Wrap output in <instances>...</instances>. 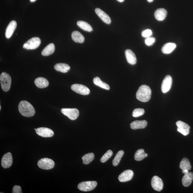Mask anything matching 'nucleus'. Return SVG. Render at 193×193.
Instances as JSON below:
<instances>
[{
  "mask_svg": "<svg viewBox=\"0 0 193 193\" xmlns=\"http://www.w3.org/2000/svg\"><path fill=\"white\" fill-rule=\"evenodd\" d=\"M93 82L94 84L98 86L101 88L106 90H109L110 87L109 85L106 83L103 82L98 77H96L94 78Z\"/></svg>",
  "mask_w": 193,
  "mask_h": 193,
  "instance_id": "a878e982",
  "label": "nucleus"
},
{
  "mask_svg": "<svg viewBox=\"0 0 193 193\" xmlns=\"http://www.w3.org/2000/svg\"><path fill=\"white\" fill-rule=\"evenodd\" d=\"M17 26V23L16 21H12L10 22L6 31L5 36L6 39H10L12 36Z\"/></svg>",
  "mask_w": 193,
  "mask_h": 193,
  "instance_id": "2eb2a0df",
  "label": "nucleus"
},
{
  "mask_svg": "<svg viewBox=\"0 0 193 193\" xmlns=\"http://www.w3.org/2000/svg\"><path fill=\"white\" fill-rule=\"evenodd\" d=\"M55 45L52 43L49 44L43 50L42 55L43 56H48L54 52L55 51Z\"/></svg>",
  "mask_w": 193,
  "mask_h": 193,
  "instance_id": "393cba45",
  "label": "nucleus"
},
{
  "mask_svg": "<svg viewBox=\"0 0 193 193\" xmlns=\"http://www.w3.org/2000/svg\"><path fill=\"white\" fill-rule=\"evenodd\" d=\"M172 84V78L169 75L166 76L163 79L161 85V91L164 93L169 91Z\"/></svg>",
  "mask_w": 193,
  "mask_h": 193,
  "instance_id": "9d476101",
  "label": "nucleus"
},
{
  "mask_svg": "<svg viewBox=\"0 0 193 193\" xmlns=\"http://www.w3.org/2000/svg\"><path fill=\"white\" fill-rule=\"evenodd\" d=\"M77 25L80 28L87 32H91L93 31L92 27L86 22L83 21H78Z\"/></svg>",
  "mask_w": 193,
  "mask_h": 193,
  "instance_id": "cd10ccee",
  "label": "nucleus"
},
{
  "mask_svg": "<svg viewBox=\"0 0 193 193\" xmlns=\"http://www.w3.org/2000/svg\"><path fill=\"white\" fill-rule=\"evenodd\" d=\"M193 180V173L188 172L185 174L182 179V183L185 187H187L191 184Z\"/></svg>",
  "mask_w": 193,
  "mask_h": 193,
  "instance_id": "412c9836",
  "label": "nucleus"
},
{
  "mask_svg": "<svg viewBox=\"0 0 193 193\" xmlns=\"http://www.w3.org/2000/svg\"><path fill=\"white\" fill-rule=\"evenodd\" d=\"M145 113V110L142 109H136L134 110L132 113V116L134 117H138L143 115Z\"/></svg>",
  "mask_w": 193,
  "mask_h": 193,
  "instance_id": "473e14b6",
  "label": "nucleus"
},
{
  "mask_svg": "<svg viewBox=\"0 0 193 193\" xmlns=\"http://www.w3.org/2000/svg\"><path fill=\"white\" fill-rule=\"evenodd\" d=\"M147 156L148 154L145 153L144 150L139 149L136 152L134 155V159L137 161H140Z\"/></svg>",
  "mask_w": 193,
  "mask_h": 193,
  "instance_id": "bb28decb",
  "label": "nucleus"
},
{
  "mask_svg": "<svg viewBox=\"0 0 193 193\" xmlns=\"http://www.w3.org/2000/svg\"><path fill=\"white\" fill-rule=\"evenodd\" d=\"M155 40V39L154 37H148L145 40V43L147 46H151L154 43Z\"/></svg>",
  "mask_w": 193,
  "mask_h": 193,
  "instance_id": "72a5a7b5",
  "label": "nucleus"
},
{
  "mask_svg": "<svg viewBox=\"0 0 193 193\" xmlns=\"http://www.w3.org/2000/svg\"><path fill=\"white\" fill-rule=\"evenodd\" d=\"M95 158V155L93 153H89L85 154L82 158L83 163L85 165L88 164L92 161Z\"/></svg>",
  "mask_w": 193,
  "mask_h": 193,
  "instance_id": "c756f323",
  "label": "nucleus"
},
{
  "mask_svg": "<svg viewBox=\"0 0 193 193\" xmlns=\"http://www.w3.org/2000/svg\"><path fill=\"white\" fill-rule=\"evenodd\" d=\"M71 88L73 91L82 95H88L90 92V91L88 87L82 84H74L72 85Z\"/></svg>",
  "mask_w": 193,
  "mask_h": 193,
  "instance_id": "6e6552de",
  "label": "nucleus"
},
{
  "mask_svg": "<svg viewBox=\"0 0 193 193\" xmlns=\"http://www.w3.org/2000/svg\"><path fill=\"white\" fill-rule=\"evenodd\" d=\"M133 172L131 170H125L118 177L119 180L121 182H126L129 181L133 178Z\"/></svg>",
  "mask_w": 193,
  "mask_h": 193,
  "instance_id": "4468645a",
  "label": "nucleus"
},
{
  "mask_svg": "<svg viewBox=\"0 0 193 193\" xmlns=\"http://www.w3.org/2000/svg\"><path fill=\"white\" fill-rule=\"evenodd\" d=\"M72 38L74 42L80 43H83L84 41V36L77 31H75L72 32Z\"/></svg>",
  "mask_w": 193,
  "mask_h": 193,
  "instance_id": "b1692460",
  "label": "nucleus"
},
{
  "mask_svg": "<svg viewBox=\"0 0 193 193\" xmlns=\"http://www.w3.org/2000/svg\"><path fill=\"white\" fill-rule=\"evenodd\" d=\"M154 15L155 17L158 21H163L166 17L167 11L165 9L159 8L156 10Z\"/></svg>",
  "mask_w": 193,
  "mask_h": 193,
  "instance_id": "f3484780",
  "label": "nucleus"
},
{
  "mask_svg": "<svg viewBox=\"0 0 193 193\" xmlns=\"http://www.w3.org/2000/svg\"><path fill=\"white\" fill-rule=\"evenodd\" d=\"M176 125L177 127V131L184 136H187L190 133V128L189 125L180 121H177Z\"/></svg>",
  "mask_w": 193,
  "mask_h": 193,
  "instance_id": "1a4fd4ad",
  "label": "nucleus"
},
{
  "mask_svg": "<svg viewBox=\"0 0 193 193\" xmlns=\"http://www.w3.org/2000/svg\"><path fill=\"white\" fill-rule=\"evenodd\" d=\"M61 111L64 115L72 120H76L79 115V111L76 109H62Z\"/></svg>",
  "mask_w": 193,
  "mask_h": 193,
  "instance_id": "0eeeda50",
  "label": "nucleus"
},
{
  "mask_svg": "<svg viewBox=\"0 0 193 193\" xmlns=\"http://www.w3.org/2000/svg\"><path fill=\"white\" fill-rule=\"evenodd\" d=\"M95 11L96 14L105 23L107 24H110L111 23V21L110 18L106 13L100 9L98 8L96 9Z\"/></svg>",
  "mask_w": 193,
  "mask_h": 193,
  "instance_id": "dca6fc26",
  "label": "nucleus"
},
{
  "mask_svg": "<svg viewBox=\"0 0 193 193\" xmlns=\"http://www.w3.org/2000/svg\"><path fill=\"white\" fill-rule=\"evenodd\" d=\"M35 83L36 86L40 88H46L49 85V82L47 80L42 77L36 78L35 81Z\"/></svg>",
  "mask_w": 193,
  "mask_h": 193,
  "instance_id": "4be33fe9",
  "label": "nucleus"
},
{
  "mask_svg": "<svg viewBox=\"0 0 193 193\" xmlns=\"http://www.w3.org/2000/svg\"><path fill=\"white\" fill-rule=\"evenodd\" d=\"M38 135L43 138H50L54 134L52 130L46 127H40L35 130Z\"/></svg>",
  "mask_w": 193,
  "mask_h": 193,
  "instance_id": "f8f14e48",
  "label": "nucleus"
},
{
  "mask_svg": "<svg viewBox=\"0 0 193 193\" xmlns=\"http://www.w3.org/2000/svg\"><path fill=\"white\" fill-rule=\"evenodd\" d=\"M31 2H35L36 0H30Z\"/></svg>",
  "mask_w": 193,
  "mask_h": 193,
  "instance_id": "ea45409f",
  "label": "nucleus"
},
{
  "mask_svg": "<svg viewBox=\"0 0 193 193\" xmlns=\"http://www.w3.org/2000/svg\"><path fill=\"white\" fill-rule=\"evenodd\" d=\"M188 172H189V170H182V172L183 174H186Z\"/></svg>",
  "mask_w": 193,
  "mask_h": 193,
  "instance_id": "e433bc0d",
  "label": "nucleus"
},
{
  "mask_svg": "<svg viewBox=\"0 0 193 193\" xmlns=\"http://www.w3.org/2000/svg\"><path fill=\"white\" fill-rule=\"evenodd\" d=\"M151 186L154 190L156 191H160L163 188V181L160 177L154 176L152 179Z\"/></svg>",
  "mask_w": 193,
  "mask_h": 193,
  "instance_id": "ddd939ff",
  "label": "nucleus"
},
{
  "mask_svg": "<svg viewBox=\"0 0 193 193\" xmlns=\"http://www.w3.org/2000/svg\"><path fill=\"white\" fill-rule=\"evenodd\" d=\"M97 182L95 181L83 182L78 185V188L82 191L87 192L93 190L97 185Z\"/></svg>",
  "mask_w": 193,
  "mask_h": 193,
  "instance_id": "20e7f679",
  "label": "nucleus"
},
{
  "mask_svg": "<svg viewBox=\"0 0 193 193\" xmlns=\"http://www.w3.org/2000/svg\"><path fill=\"white\" fill-rule=\"evenodd\" d=\"M1 105H0V109L1 110Z\"/></svg>",
  "mask_w": 193,
  "mask_h": 193,
  "instance_id": "a19ab883",
  "label": "nucleus"
},
{
  "mask_svg": "<svg viewBox=\"0 0 193 193\" xmlns=\"http://www.w3.org/2000/svg\"><path fill=\"white\" fill-rule=\"evenodd\" d=\"M55 162L50 158H45L40 159L38 162V166L40 169L50 170L54 167Z\"/></svg>",
  "mask_w": 193,
  "mask_h": 193,
  "instance_id": "39448f33",
  "label": "nucleus"
},
{
  "mask_svg": "<svg viewBox=\"0 0 193 193\" xmlns=\"http://www.w3.org/2000/svg\"><path fill=\"white\" fill-rule=\"evenodd\" d=\"M176 47V44L174 43H168L164 45L161 49L162 51L165 54H169L175 50Z\"/></svg>",
  "mask_w": 193,
  "mask_h": 193,
  "instance_id": "aec40b11",
  "label": "nucleus"
},
{
  "mask_svg": "<svg viewBox=\"0 0 193 193\" xmlns=\"http://www.w3.org/2000/svg\"><path fill=\"white\" fill-rule=\"evenodd\" d=\"M147 122L146 120L135 121L130 124V127L133 129H144L147 126Z\"/></svg>",
  "mask_w": 193,
  "mask_h": 193,
  "instance_id": "a211bd4d",
  "label": "nucleus"
},
{
  "mask_svg": "<svg viewBox=\"0 0 193 193\" xmlns=\"http://www.w3.org/2000/svg\"><path fill=\"white\" fill-rule=\"evenodd\" d=\"M152 92L149 86L146 85L141 86L136 94L137 99L142 102H147L151 97Z\"/></svg>",
  "mask_w": 193,
  "mask_h": 193,
  "instance_id": "f257e3e1",
  "label": "nucleus"
},
{
  "mask_svg": "<svg viewBox=\"0 0 193 193\" xmlns=\"http://www.w3.org/2000/svg\"><path fill=\"white\" fill-rule=\"evenodd\" d=\"M141 35L143 37L147 38L151 36L152 35V32L151 30L147 29L143 31Z\"/></svg>",
  "mask_w": 193,
  "mask_h": 193,
  "instance_id": "f704fd0d",
  "label": "nucleus"
},
{
  "mask_svg": "<svg viewBox=\"0 0 193 193\" xmlns=\"http://www.w3.org/2000/svg\"><path fill=\"white\" fill-rule=\"evenodd\" d=\"M11 78L7 73L2 72L0 76L2 88L5 92H7L10 88L11 84Z\"/></svg>",
  "mask_w": 193,
  "mask_h": 193,
  "instance_id": "7ed1b4c3",
  "label": "nucleus"
},
{
  "mask_svg": "<svg viewBox=\"0 0 193 193\" xmlns=\"http://www.w3.org/2000/svg\"><path fill=\"white\" fill-rule=\"evenodd\" d=\"M124 154V151L122 150H121L116 154L113 161V164L114 166H116L119 163Z\"/></svg>",
  "mask_w": 193,
  "mask_h": 193,
  "instance_id": "7c9ffc66",
  "label": "nucleus"
},
{
  "mask_svg": "<svg viewBox=\"0 0 193 193\" xmlns=\"http://www.w3.org/2000/svg\"><path fill=\"white\" fill-rule=\"evenodd\" d=\"M179 167L182 170H189L191 169V166L189 160L186 158H183L181 160L179 165Z\"/></svg>",
  "mask_w": 193,
  "mask_h": 193,
  "instance_id": "c85d7f7f",
  "label": "nucleus"
},
{
  "mask_svg": "<svg viewBox=\"0 0 193 193\" xmlns=\"http://www.w3.org/2000/svg\"><path fill=\"white\" fill-rule=\"evenodd\" d=\"M13 163V158L12 154L10 152H8L4 155L2 158L1 161L2 167L6 169L10 167Z\"/></svg>",
  "mask_w": 193,
  "mask_h": 193,
  "instance_id": "9b49d317",
  "label": "nucleus"
},
{
  "mask_svg": "<svg viewBox=\"0 0 193 193\" xmlns=\"http://www.w3.org/2000/svg\"><path fill=\"white\" fill-rule=\"evenodd\" d=\"M147 1L148 2H149V3H151V2L154 1V0H147Z\"/></svg>",
  "mask_w": 193,
  "mask_h": 193,
  "instance_id": "4c0bfd02",
  "label": "nucleus"
},
{
  "mask_svg": "<svg viewBox=\"0 0 193 193\" xmlns=\"http://www.w3.org/2000/svg\"><path fill=\"white\" fill-rule=\"evenodd\" d=\"M113 152L112 151V150H108L101 158L100 160L101 162L102 163L106 162L113 156Z\"/></svg>",
  "mask_w": 193,
  "mask_h": 193,
  "instance_id": "2f4dec72",
  "label": "nucleus"
},
{
  "mask_svg": "<svg viewBox=\"0 0 193 193\" xmlns=\"http://www.w3.org/2000/svg\"><path fill=\"white\" fill-rule=\"evenodd\" d=\"M117 1L120 2H122L124 1V0H117Z\"/></svg>",
  "mask_w": 193,
  "mask_h": 193,
  "instance_id": "58836bf2",
  "label": "nucleus"
},
{
  "mask_svg": "<svg viewBox=\"0 0 193 193\" xmlns=\"http://www.w3.org/2000/svg\"><path fill=\"white\" fill-rule=\"evenodd\" d=\"M125 55L128 62L130 64L134 65L136 64L137 59L134 53L130 49H127L125 51Z\"/></svg>",
  "mask_w": 193,
  "mask_h": 193,
  "instance_id": "6ab92c4d",
  "label": "nucleus"
},
{
  "mask_svg": "<svg viewBox=\"0 0 193 193\" xmlns=\"http://www.w3.org/2000/svg\"><path fill=\"white\" fill-rule=\"evenodd\" d=\"M18 109L20 113L26 117H31L35 113L34 108L30 103L26 101H22L19 103Z\"/></svg>",
  "mask_w": 193,
  "mask_h": 193,
  "instance_id": "f03ea898",
  "label": "nucleus"
},
{
  "mask_svg": "<svg viewBox=\"0 0 193 193\" xmlns=\"http://www.w3.org/2000/svg\"><path fill=\"white\" fill-rule=\"evenodd\" d=\"M13 193H22V188L19 186L15 185L13 189Z\"/></svg>",
  "mask_w": 193,
  "mask_h": 193,
  "instance_id": "c9c22d12",
  "label": "nucleus"
},
{
  "mask_svg": "<svg viewBox=\"0 0 193 193\" xmlns=\"http://www.w3.org/2000/svg\"><path fill=\"white\" fill-rule=\"evenodd\" d=\"M54 68L57 71L66 73L70 70V67L68 64H66L59 63L55 65Z\"/></svg>",
  "mask_w": 193,
  "mask_h": 193,
  "instance_id": "5701e85b",
  "label": "nucleus"
},
{
  "mask_svg": "<svg viewBox=\"0 0 193 193\" xmlns=\"http://www.w3.org/2000/svg\"><path fill=\"white\" fill-rule=\"evenodd\" d=\"M41 43L39 38L35 37L28 40L23 45V48L27 49H34L39 47Z\"/></svg>",
  "mask_w": 193,
  "mask_h": 193,
  "instance_id": "423d86ee",
  "label": "nucleus"
}]
</instances>
